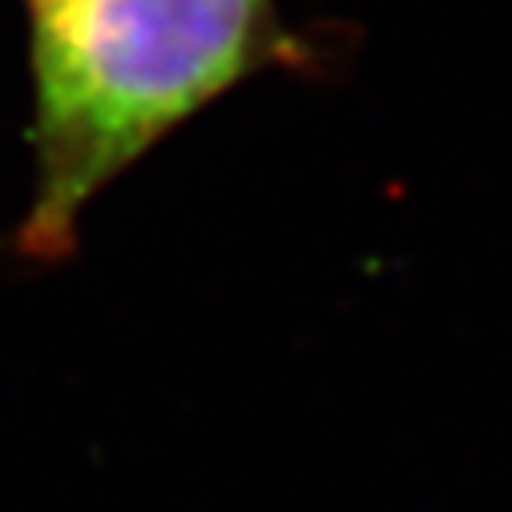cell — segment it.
<instances>
[{
    "mask_svg": "<svg viewBox=\"0 0 512 512\" xmlns=\"http://www.w3.org/2000/svg\"><path fill=\"white\" fill-rule=\"evenodd\" d=\"M279 49L275 0L29 5L33 198L13 254L65 263L97 194Z\"/></svg>",
    "mask_w": 512,
    "mask_h": 512,
    "instance_id": "cell-1",
    "label": "cell"
},
{
    "mask_svg": "<svg viewBox=\"0 0 512 512\" xmlns=\"http://www.w3.org/2000/svg\"><path fill=\"white\" fill-rule=\"evenodd\" d=\"M25 5H37V0H25Z\"/></svg>",
    "mask_w": 512,
    "mask_h": 512,
    "instance_id": "cell-2",
    "label": "cell"
}]
</instances>
